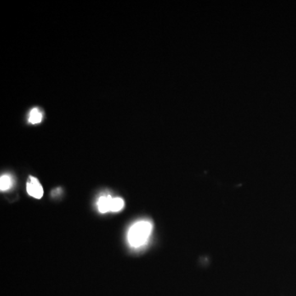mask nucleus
<instances>
[{"mask_svg": "<svg viewBox=\"0 0 296 296\" xmlns=\"http://www.w3.org/2000/svg\"><path fill=\"white\" fill-rule=\"evenodd\" d=\"M152 224L149 221L134 223L128 232V244L133 248H139L148 242L152 231Z\"/></svg>", "mask_w": 296, "mask_h": 296, "instance_id": "obj_1", "label": "nucleus"}, {"mask_svg": "<svg viewBox=\"0 0 296 296\" xmlns=\"http://www.w3.org/2000/svg\"><path fill=\"white\" fill-rule=\"evenodd\" d=\"M26 191L30 196L37 199L43 197V187L41 186V183L35 177H29L28 181L26 183Z\"/></svg>", "mask_w": 296, "mask_h": 296, "instance_id": "obj_2", "label": "nucleus"}, {"mask_svg": "<svg viewBox=\"0 0 296 296\" xmlns=\"http://www.w3.org/2000/svg\"><path fill=\"white\" fill-rule=\"evenodd\" d=\"M112 198L113 197H111L110 195L100 197L99 200H98V202H97V207H98V209H99L100 212L106 213V212H110Z\"/></svg>", "mask_w": 296, "mask_h": 296, "instance_id": "obj_3", "label": "nucleus"}, {"mask_svg": "<svg viewBox=\"0 0 296 296\" xmlns=\"http://www.w3.org/2000/svg\"><path fill=\"white\" fill-rule=\"evenodd\" d=\"M43 118L42 113L37 109V108H34L31 110V113H30V116H29V122L31 123H39L41 122Z\"/></svg>", "mask_w": 296, "mask_h": 296, "instance_id": "obj_4", "label": "nucleus"}, {"mask_svg": "<svg viewBox=\"0 0 296 296\" xmlns=\"http://www.w3.org/2000/svg\"><path fill=\"white\" fill-rule=\"evenodd\" d=\"M12 183H13V180H12V178L9 175H8V174L2 175L0 178V189L2 191H6V190L10 189L11 186H12Z\"/></svg>", "mask_w": 296, "mask_h": 296, "instance_id": "obj_5", "label": "nucleus"}, {"mask_svg": "<svg viewBox=\"0 0 296 296\" xmlns=\"http://www.w3.org/2000/svg\"><path fill=\"white\" fill-rule=\"evenodd\" d=\"M123 206H124V202H123V200L122 198H120V197L112 198L110 212H120V211H121L123 208Z\"/></svg>", "mask_w": 296, "mask_h": 296, "instance_id": "obj_6", "label": "nucleus"}]
</instances>
